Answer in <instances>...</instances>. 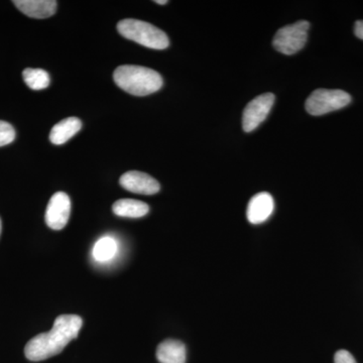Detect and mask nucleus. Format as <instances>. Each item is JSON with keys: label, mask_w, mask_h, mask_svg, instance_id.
Instances as JSON below:
<instances>
[{"label": "nucleus", "mask_w": 363, "mask_h": 363, "mask_svg": "<svg viewBox=\"0 0 363 363\" xmlns=\"http://www.w3.org/2000/svg\"><path fill=\"white\" fill-rule=\"evenodd\" d=\"M23 78L28 87L35 91L45 89L51 82L49 74L43 69L26 68L23 72Z\"/></svg>", "instance_id": "nucleus-14"}, {"label": "nucleus", "mask_w": 363, "mask_h": 363, "mask_svg": "<svg viewBox=\"0 0 363 363\" xmlns=\"http://www.w3.org/2000/svg\"><path fill=\"white\" fill-rule=\"evenodd\" d=\"M274 104V95L272 93H264L252 100L243 111V130L252 133L259 128L260 123L266 121Z\"/></svg>", "instance_id": "nucleus-6"}, {"label": "nucleus", "mask_w": 363, "mask_h": 363, "mask_svg": "<svg viewBox=\"0 0 363 363\" xmlns=\"http://www.w3.org/2000/svg\"><path fill=\"white\" fill-rule=\"evenodd\" d=\"M334 362L335 363H357L354 357L347 350H339L335 353L334 357Z\"/></svg>", "instance_id": "nucleus-17"}, {"label": "nucleus", "mask_w": 363, "mask_h": 363, "mask_svg": "<svg viewBox=\"0 0 363 363\" xmlns=\"http://www.w3.org/2000/svg\"><path fill=\"white\" fill-rule=\"evenodd\" d=\"M1 228H2L1 219H0V234H1Z\"/></svg>", "instance_id": "nucleus-20"}, {"label": "nucleus", "mask_w": 363, "mask_h": 363, "mask_svg": "<svg viewBox=\"0 0 363 363\" xmlns=\"http://www.w3.org/2000/svg\"><path fill=\"white\" fill-rule=\"evenodd\" d=\"M351 96L342 90L318 89L306 101V111L314 116L339 111L350 104Z\"/></svg>", "instance_id": "nucleus-4"}, {"label": "nucleus", "mask_w": 363, "mask_h": 363, "mask_svg": "<svg viewBox=\"0 0 363 363\" xmlns=\"http://www.w3.org/2000/svg\"><path fill=\"white\" fill-rule=\"evenodd\" d=\"M112 211L117 216L140 218L149 213L150 207L147 203L138 200L121 199L114 203Z\"/></svg>", "instance_id": "nucleus-13"}, {"label": "nucleus", "mask_w": 363, "mask_h": 363, "mask_svg": "<svg viewBox=\"0 0 363 363\" xmlns=\"http://www.w3.org/2000/svg\"><path fill=\"white\" fill-rule=\"evenodd\" d=\"M274 210V198L269 193L262 192L253 196L248 203L247 220L252 224H260L272 216Z\"/></svg>", "instance_id": "nucleus-9"}, {"label": "nucleus", "mask_w": 363, "mask_h": 363, "mask_svg": "<svg viewBox=\"0 0 363 363\" xmlns=\"http://www.w3.org/2000/svg\"><path fill=\"white\" fill-rule=\"evenodd\" d=\"M157 358L161 363H186V346L181 341L168 339L157 346Z\"/></svg>", "instance_id": "nucleus-12"}, {"label": "nucleus", "mask_w": 363, "mask_h": 363, "mask_svg": "<svg viewBox=\"0 0 363 363\" xmlns=\"http://www.w3.org/2000/svg\"><path fill=\"white\" fill-rule=\"evenodd\" d=\"M117 30L125 39L154 50H164L169 40L166 33L147 21L126 18L117 23Z\"/></svg>", "instance_id": "nucleus-3"}, {"label": "nucleus", "mask_w": 363, "mask_h": 363, "mask_svg": "<svg viewBox=\"0 0 363 363\" xmlns=\"http://www.w3.org/2000/svg\"><path fill=\"white\" fill-rule=\"evenodd\" d=\"M114 82L125 92L135 96H147L161 89L162 76L145 67L124 65L113 73Z\"/></svg>", "instance_id": "nucleus-2"}, {"label": "nucleus", "mask_w": 363, "mask_h": 363, "mask_svg": "<svg viewBox=\"0 0 363 363\" xmlns=\"http://www.w3.org/2000/svg\"><path fill=\"white\" fill-rule=\"evenodd\" d=\"M13 4L26 16L43 20L56 13L58 2L55 0H14Z\"/></svg>", "instance_id": "nucleus-10"}, {"label": "nucleus", "mask_w": 363, "mask_h": 363, "mask_svg": "<svg viewBox=\"0 0 363 363\" xmlns=\"http://www.w3.org/2000/svg\"><path fill=\"white\" fill-rule=\"evenodd\" d=\"M81 128H82V123L78 117H68L54 125L50 133V140L54 145H63L78 133Z\"/></svg>", "instance_id": "nucleus-11"}, {"label": "nucleus", "mask_w": 363, "mask_h": 363, "mask_svg": "<svg viewBox=\"0 0 363 363\" xmlns=\"http://www.w3.org/2000/svg\"><path fill=\"white\" fill-rule=\"evenodd\" d=\"M70 214V198L66 193L57 192L52 196L45 210V223L52 230H61L68 223Z\"/></svg>", "instance_id": "nucleus-7"}, {"label": "nucleus", "mask_w": 363, "mask_h": 363, "mask_svg": "<svg viewBox=\"0 0 363 363\" xmlns=\"http://www.w3.org/2000/svg\"><path fill=\"white\" fill-rule=\"evenodd\" d=\"M156 4H162V6H164V4H168V0H157Z\"/></svg>", "instance_id": "nucleus-19"}, {"label": "nucleus", "mask_w": 363, "mask_h": 363, "mask_svg": "<svg viewBox=\"0 0 363 363\" xmlns=\"http://www.w3.org/2000/svg\"><path fill=\"white\" fill-rule=\"evenodd\" d=\"M354 33L358 39L363 40V21H357L355 23Z\"/></svg>", "instance_id": "nucleus-18"}, {"label": "nucleus", "mask_w": 363, "mask_h": 363, "mask_svg": "<svg viewBox=\"0 0 363 363\" xmlns=\"http://www.w3.org/2000/svg\"><path fill=\"white\" fill-rule=\"evenodd\" d=\"M16 138V130L13 126L6 121H0V147L9 145Z\"/></svg>", "instance_id": "nucleus-16"}, {"label": "nucleus", "mask_w": 363, "mask_h": 363, "mask_svg": "<svg viewBox=\"0 0 363 363\" xmlns=\"http://www.w3.org/2000/svg\"><path fill=\"white\" fill-rule=\"evenodd\" d=\"M116 241L109 236H105L95 243L93 248V257L99 262H108L116 257Z\"/></svg>", "instance_id": "nucleus-15"}, {"label": "nucleus", "mask_w": 363, "mask_h": 363, "mask_svg": "<svg viewBox=\"0 0 363 363\" xmlns=\"http://www.w3.org/2000/svg\"><path fill=\"white\" fill-rule=\"evenodd\" d=\"M121 187L130 192L140 195H154L161 190V185L156 179L143 172L130 171L119 179Z\"/></svg>", "instance_id": "nucleus-8"}, {"label": "nucleus", "mask_w": 363, "mask_h": 363, "mask_svg": "<svg viewBox=\"0 0 363 363\" xmlns=\"http://www.w3.org/2000/svg\"><path fill=\"white\" fill-rule=\"evenodd\" d=\"M310 23L307 21H300L293 25L279 28L272 40L274 49L284 55L296 54L304 48L308 39Z\"/></svg>", "instance_id": "nucleus-5"}, {"label": "nucleus", "mask_w": 363, "mask_h": 363, "mask_svg": "<svg viewBox=\"0 0 363 363\" xmlns=\"http://www.w3.org/2000/svg\"><path fill=\"white\" fill-rule=\"evenodd\" d=\"M78 315H61L55 320L51 331L30 339L25 347L26 357L30 362H42L58 355L72 340L78 337L82 327Z\"/></svg>", "instance_id": "nucleus-1"}]
</instances>
